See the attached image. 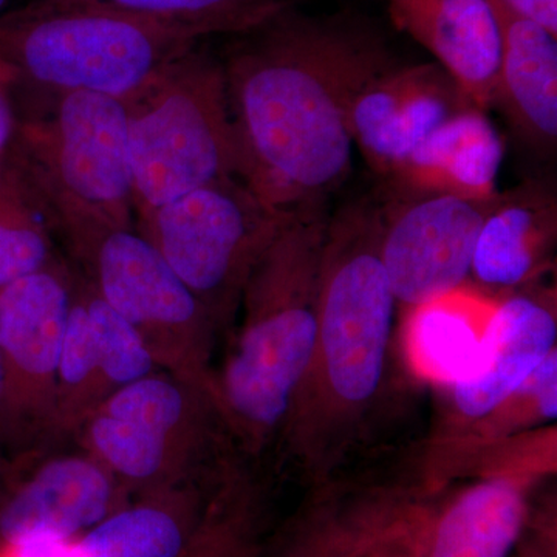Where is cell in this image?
<instances>
[{"label":"cell","mask_w":557,"mask_h":557,"mask_svg":"<svg viewBox=\"0 0 557 557\" xmlns=\"http://www.w3.org/2000/svg\"><path fill=\"white\" fill-rule=\"evenodd\" d=\"M215 421L214 399L159 369L116 392L75 437L137 496L208 480Z\"/></svg>","instance_id":"obj_8"},{"label":"cell","mask_w":557,"mask_h":557,"mask_svg":"<svg viewBox=\"0 0 557 557\" xmlns=\"http://www.w3.org/2000/svg\"><path fill=\"white\" fill-rule=\"evenodd\" d=\"M72 288L73 270L61 260L0 288L3 453L33 456L54 438V398Z\"/></svg>","instance_id":"obj_10"},{"label":"cell","mask_w":557,"mask_h":557,"mask_svg":"<svg viewBox=\"0 0 557 557\" xmlns=\"http://www.w3.org/2000/svg\"><path fill=\"white\" fill-rule=\"evenodd\" d=\"M469 106L475 104L437 62L394 65L370 81L355 100L354 145L376 174L392 180L445 121Z\"/></svg>","instance_id":"obj_14"},{"label":"cell","mask_w":557,"mask_h":557,"mask_svg":"<svg viewBox=\"0 0 557 557\" xmlns=\"http://www.w3.org/2000/svg\"><path fill=\"white\" fill-rule=\"evenodd\" d=\"M233 36L220 62L239 178L278 211L329 200L350 174L355 100L397 65L386 42L364 21L293 7Z\"/></svg>","instance_id":"obj_1"},{"label":"cell","mask_w":557,"mask_h":557,"mask_svg":"<svg viewBox=\"0 0 557 557\" xmlns=\"http://www.w3.org/2000/svg\"><path fill=\"white\" fill-rule=\"evenodd\" d=\"M384 515L341 516L330 509L300 519L271 557H364Z\"/></svg>","instance_id":"obj_25"},{"label":"cell","mask_w":557,"mask_h":557,"mask_svg":"<svg viewBox=\"0 0 557 557\" xmlns=\"http://www.w3.org/2000/svg\"><path fill=\"white\" fill-rule=\"evenodd\" d=\"M199 38L102 10L21 9L0 14V62L14 87L91 91L126 100Z\"/></svg>","instance_id":"obj_5"},{"label":"cell","mask_w":557,"mask_h":557,"mask_svg":"<svg viewBox=\"0 0 557 557\" xmlns=\"http://www.w3.org/2000/svg\"><path fill=\"white\" fill-rule=\"evenodd\" d=\"M156 370L137 333L101 298L89 278L73 270L54 398V438L75 435L116 392Z\"/></svg>","instance_id":"obj_12"},{"label":"cell","mask_w":557,"mask_h":557,"mask_svg":"<svg viewBox=\"0 0 557 557\" xmlns=\"http://www.w3.org/2000/svg\"><path fill=\"white\" fill-rule=\"evenodd\" d=\"M124 102L135 219L215 180L239 177L222 62L199 44Z\"/></svg>","instance_id":"obj_4"},{"label":"cell","mask_w":557,"mask_h":557,"mask_svg":"<svg viewBox=\"0 0 557 557\" xmlns=\"http://www.w3.org/2000/svg\"><path fill=\"white\" fill-rule=\"evenodd\" d=\"M259 536L260 509L251 487L223 478L180 557H260Z\"/></svg>","instance_id":"obj_24"},{"label":"cell","mask_w":557,"mask_h":557,"mask_svg":"<svg viewBox=\"0 0 557 557\" xmlns=\"http://www.w3.org/2000/svg\"><path fill=\"white\" fill-rule=\"evenodd\" d=\"M78 267L137 333L157 368L214 399L211 358L218 327L137 228L106 231Z\"/></svg>","instance_id":"obj_9"},{"label":"cell","mask_w":557,"mask_h":557,"mask_svg":"<svg viewBox=\"0 0 557 557\" xmlns=\"http://www.w3.org/2000/svg\"><path fill=\"white\" fill-rule=\"evenodd\" d=\"M491 3L502 44L496 102L528 145L549 153L557 141V36L504 0Z\"/></svg>","instance_id":"obj_17"},{"label":"cell","mask_w":557,"mask_h":557,"mask_svg":"<svg viewBox=\"0 0 557 557\" xmlns=\"http://www.w3.org/2000/svg\"><path fill=\"white\" fill-rule=\"evenodd\" d=\"M384 212L362 197L330 215L318 288L314 369L341 409H361L383 380L395 296L383 259ZM311 370V372H313Z\"/></svg>","instance_id":"obj_6"},{"label":"cell","mask_w":557,"mask_h":557,"mask_svg":"<svg viewBox=\"0 0 557 557\" xmlns=\"http://www.w3.org/2000/svg\"><path fill=\"white\" fill-rule=\"evenodd\" d=\"M496 197L417 194L384 215L381 259L397 302L409 309L463 285Z\"/></svg>","instance_id":"obj_11"},{"label":"cell","mask_w":557,"mask_h":557,"mask_svg":"<svg viewBox=\"0 0 557 557\" xmlns=\"http://www.w3.org/2000/svg\"><path fill=\"white\" fill-rule=\"evenodd\" d=\"M556 339L555 310L548 300L516 295L497 304L474 366L453 386L457 409L465 417L482 418L502 408L556 350Z\"/></svg>","instance_id":"obj_15"},{"label":"cell","mask_w":557,"mask_h":557,"mask_svg":"<svg viewBox=\"0 0 557 557\" xmlns=\"http://www.w3.org/2000/svg\"><path fill=\"white\" fill-rule=\"evenodd\" d=\"M516 395H527L536 406L539 416L545 420L557 417V354H549L537 369L528 376ZM515 395V397H516ZM512 397V398H515Z\"/></svg>","instance_id":"obj_27"},{"label":"cell","mask_w":557,"mask_h":557,"mask_svg":"<svg viewBox=\"0 0 557 557\" xmlns=\"http://www.w3.org/2000/svg\"><path fill=\"white\" fill-rule=\"evenodd\" d=\"M504 143L478 106L442 124L399 168L391 182L417 194H450L468 199L497 196Z\"/></svg>","instance_id":"obj_18"},{"label":"cell","mask_w":557,"mask_h":557,"mask_svg":"<svg viewBox=\"0 0 557 557\" xmlns=\"http://www.w3.org/2000/svg\"><path fill=\"white\" fill-rule=\"evenodd\" d=\"M57 97L49 112L20 119L9 159L79 263L104 231L137 228L127 110L91 91Z\"/></svg>","instance_id":"obj_3"},{"label":"cell","mask_w":557,"mask_h":557,"mask_svg":"<svg viewBox=\"0 0 557 557\" xmlns=\"http://www.w3.org/2000/svg\"><path fill=\"white\" fill-rule=\"evenodd\" d=\"M504 2L516 13L536 22L545 30L557 36V0H504Z\"/></svg>","instance_id":"obj_29"},{"label":"cell","mask_w":557,"mask_h":557,"mask_svg":"<svg viewBox=\"0 0 557 557\" xmlns=\"http://www.w3.org/2000/svg\"><path fill=\"white\" fill-rule=\"evenodd\" d=\"M424 525L413 518L384 516L370 537L364 557H424Z\"/></svg>","instance_id":"obj_26"},{"label":"cell","mask_w":557,"mask_h":557,"mask_svg":"<svg viewBox=\"0 0 557 557\" xmlns=\"http://www.w3.org/2000/svg\"><path fill=\"white\" fill-rule=\"evenodd\" d=\"M14 73L0 62V161L9 152L20 126V112L14 98Z\"/></svg>","instance_id":"obj_28"},{"label":"cell","mask_w":557,"mask_h":557,"mask_svg":"<svg viewBox=\"0 0 557 557\" xmlns=\"http://www.w3.org/2000/svg\"><path fill=\"white\" fill-rule=\"evenodd\" d=\"M134 497L83 448L40 457L11 478L0 500V542L69 541L97 527Z\"/></svg>","instance_id":"obj_13"},{"label":"cell","mask_w":557,"mask_h":557,"mask_svg":"<svg viewBox=\"0 0 557 557\" xmlns=\"http://www.w3.org/2000/svg\"><path fill=\"white\" fill-rule=\"evenodd\" d=\"M35 10H102L157 22L196 38L239 35L292 7V0H32Z\"/></svg>","instance_id":"obj_22"},{"label":"cell","mask_w":557,"mask_h":557,"mask_svg":"<svg viewBox=\"0 0 557 557\" xmlns=\"http://www.w3.org/2000/svg\"><path fill=\"white\" fill-rule=\"evenodd\" d=\"M289 215L239 177H225L138 214L135 225L220 329L233 321L249 274Z\"/></svg>","instance_id":"obj_7"},{"label":"cell","mask_w":557,"mask_h":557,"mask_svg":"<svg viewBox=\"0 0 557 557\" xmlns=\"http://www.w3.org/2000/svg\"><path fill=\"white\" fill-rule=\"evenodd\" d=\"M57 262L49 225L7 152L0 161V288Z\"/></svg>","instance_id":"obj_23"},{"label":"cell","mask_w":557,"mask_h":557,"mask_svg":"<svg viewBox=\"0 0 557 557\" xmlns=\"http://www.w3.org/2000/svg\"><path fill=\"white\" fill-rule=\"evenodd\" d=\"M401 30L434 54L480 109L496 102L500 27L491 0H386Z\"/></svg>","instance_id":"obj_16"},{"label":"cell","mask_w":557,"mask_h":557,"mask_svg":"<svg viewBox=\"0 0 557 557\" xmlns=\"http://www.w3.org/2000/svg\"><path fill=\"white\" fill-rule=\"evenodd\" d=\"M2 387H3L2 366H0V408H2ZM0 456H2L3 458H7L5 454H3V448H2V431H0Z\"/></svg>","instance_id":"obj_31"},{"label":"cell","mask_w":557,"mask_h":557,"mask_svg":"<svg viewBox=\"0 0 557 557\" xmlns=\"http://www.w3.org/2000/svg\"><path fill=\"white\" fill-rule=\"evenodd\" d=\"M556 197L528 182L498 194L480 228L471 273L487 287L515 288L541 267L556 236Z\"/></svg>","instance_id":"obj_19"},{"label":"cell","mask_w":557,"mask_h":557,"mask_svg":"<svg viewBox=\"0 0 557 557\" xmlns=\"http://www.w3.org/2000/svg\"><path fill=\"white\" fill-rule=\"evenodd\" d=\"M7 3H9V0H0V14H2L3 9H5Z\"/></svg>","instance_id":"obj_32"},{"label":"cell","mask_w":557,"mask_h":557,"mask_svg":"<svg viewBox=\"0 0 557 557\" xmlns=\"http://www.w3.org/2000/svg\"><path fill=\"white\" fill-rule=\"evenodd\" d=\"M14 467L10 463L7 458L0 456V500H2L3 494H5L7 487H9L11 478H13Z\"/></svg>","instance_id":"obj_30"},{"label":"cell","mask_w":557,"mask_h":557,"mask_svg":"<svg viewBox=\"0 0 557 557\" xmlns=\"http://www.w3.org/2000/svg\"><path fill=\"white\" fill-rule=\"evenodd\" d=\"M329 220L327 200L293 211L242 293L240 329L212 392L223 423L249 445L289 423L313 370Z\"/></svg>","instance_id":"obj_2"},{"label":"cell","mask_w":557,"mask_h":557,"mask_svg":"<svg viewBox=\"0 0 557 557\" xmlns=\"http://www.w3.org/2000/svg\"><path fill=\"white\" fill-rule=\"evenodd\" d=\"M527 520V498L518 483L485 480L424 525V557H509Z\"/></svg>","instance_id":"obj_21"},{"label":"cell","mask_w":557,"mask_h":557,"mask_svg":"<svg viewBox=\"0 0 557 557\" xmlns=\"http://www.w3.org/2000/svg\"><path fill=\"white\" fill-rule=\"evenodd\" d=\"M497 302L465 288L409 307L405 343L418 375L453 387L474 366Z\"/></svg>","instance_id":"obj_20"}]
</instances>
